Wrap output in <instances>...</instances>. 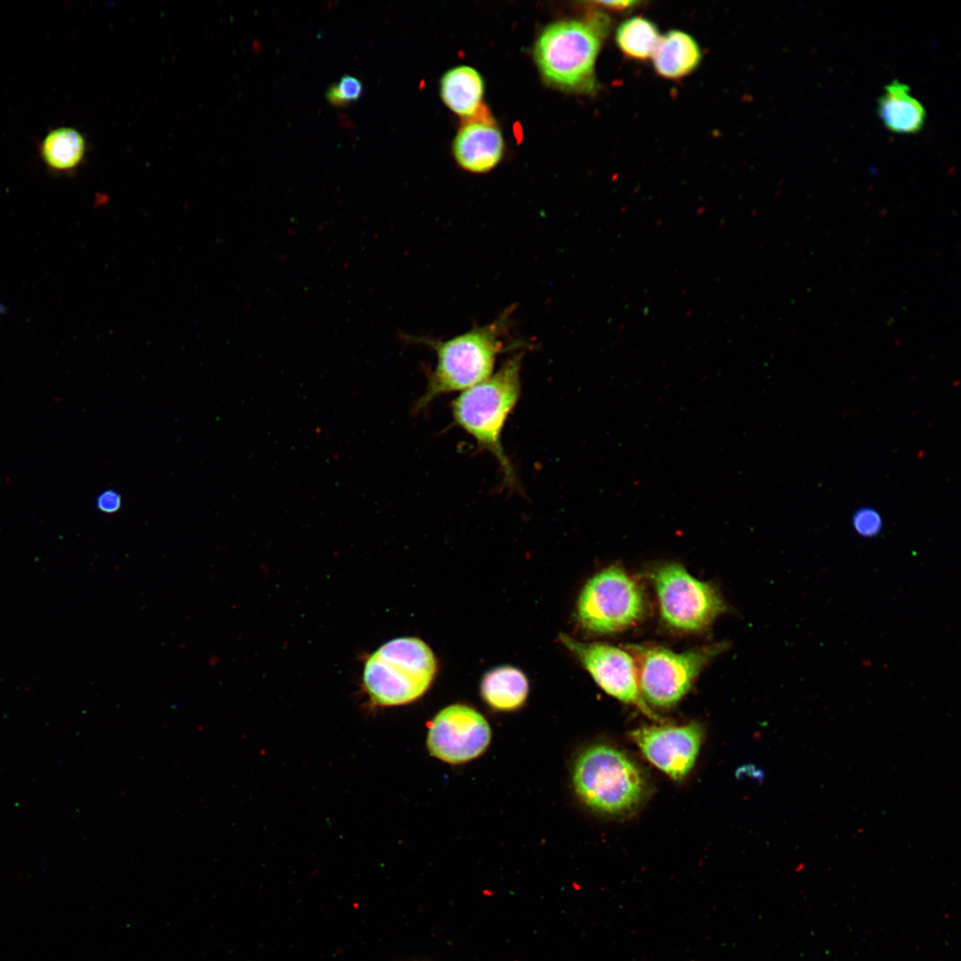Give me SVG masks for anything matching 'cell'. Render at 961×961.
<instances>
[{
  "instance_id": "obj_1",
  "label": "cell",
  "mask_w": 961,
  "mask_h": 961,
  "mask_svg": "<svg viewBox=\"0 0 961 961\" xmlns=\"http://www.w3.org/2000/svg\"><path fill=\"white\" fill-rule=\"evenodd\" d=\"M510 307L492 322L447 340L402 335V340L424 344L435 352L436 364L427 371V383L423 394L412 407L418 414L441 395L464 391L489 378L493 372L497 357L521 342L507 344L513 314Z\"/></svg>"
},
{
  "instance_id": "obj_2",
  "label": "cell",
  "mask_w": 961,
  "mask_h": 961,
  "mask_svg": "<svg viewBox=\"0 0 961 961\" xmlns=\"http://www.w3.org/2000/svg\"><path fill=\"white\" fill-rule=\"evenodd\" d=\"M522 355L523 351L510 357L498 371L463 391L451 403L455 424L496 458L505 485L513 489L517 477L501 437L520 397Z\"/></svg>"
},
{
  "instance_id": "obj_3",
  "label": "cell",
  "mask_w": 961,
  "mask_h": 961,
  "mask_svg": "<svg viewBox=\"0 0 961 961\" xmlns=\"http://www.w3.org/2000/svg\"><path fill=\"white\" fill-rule=\"evenodd\" d=\"M608 28L609 20L602 15L549 24L534 48L542 76L561 89L592 92L596 87L595 62Z\"/></svg>"
},
{
  "instance_id": "obj_4",
  "label": "cell",
  "mask_w": 961,
  "mask_h": 961,
  "mask_svg": "<svg viewBox=\"0 0 961 961\" xmlns=\"http://www.w3.org/2000/svg\"><path fill=\"white\" fill-rule=\"evenodd\" d=\"M436 670L435 656L424 642L415 637L396 638L368 657L363 671L364 688L375 705H406L426 692Z\"/></svg>"
},
{
  "instance_id": "obj_5",
  "label": "cell",
  "mask_w": 961,
  "mask_h": 961,
  "mask_svg": "<svg viewBox=\"0 0 961 961\" xmlns=\"http://www.w3.org/2000/svg\"><path fill=\"white\" fill-rule=\"evenodd\" d=\"M572 780L580 800L605 814L633 811L645 792L639 767L625 753L607 744L592 745L579 754Z\"/></svg>"
},
{
  "instance_id": "obj_6",
  "label": "cell",
  "mask_w": 961,
  "mask_h": 961,
  "mask_svg": "<svg viewBox=\"0 0 961 961\" xmlns=\"http://www.w3.org/2000/svg\"><path fill=\"white\" fill-rule=\"evenodd\" d=\"M724 648L713 644L674 652L661 646L631 645L638 685L648 705L669 708L689 691L704 666Z\"/></svg>"
},
{
  "instance_id": "obj_7",
  "label": "cell",
  "mask_w": 961,
  "mask_h": 961,
  "mask_svg": "<svg viewBox=\"0 0 961 961\" xmlns=\"http://www.w3.org/2000/svg\"><path fill=\"white\" fill-rule=\"evenodd\" d=\"M645 611L643 592L619 566H610L585 584L577 604V618L586 630L612 634L635 625Z\"/></svg>"
},
{
  "instance_id": "obj_8",
  "label": "cell",
  "mask_w": 961,
  "mask_h": 961,
  "mask_svg": "<svg viewBox=\"0 0 961 961\" xmlns=\"http://www.w3.org/2000/svg\"><path fill=\"white\" fill-rule=\"evenodd\" d=\"M650 579L663 621L677 630L694 632L708 626L725 611V603L710 584L699 580L678 563L652 569Z\"/></svg>"
},
{
  "instance_id": "obj_9",
  "label": "cell",
  "mask_w": 961,
  "mask_h": 961,
  "mask_svg": "<svg viewBox=\"0 0 961 961\" xmlns=\"http://www.w3.org/2000/svg\"><path fill=\"white\" fill-rule=\"evenodd\" d=\"M559 638L605 692L658 720L642 697L635 661L630 653L606 643L581 642L565 634Z\"/></svg>"
},
{
  "instance_id": "obj_10",
  "label": "cell",
  "mask_w": 961,
  "mask_h": 961,
  "mask_svg": "<svg viewBox=\"0 0 961 961\" xmlns=\"http://www.w3.org/2000/svg\"><path fill=\"white\" fill-rule=\"evenodd\" d=\"M491 730L485 717L465 705H451L440 710L429 724L427 748L430 754L451 764L469 762L487 749Z\"/></svg>"
},
{
  "instance_id": "obj_11",
  "label": "cell",
  "mask_w": 961,
  "mask_h": 961,
  "mask_svg": "<svg viewBox=\"0 0 961 961\" xmlns=\"http://www.w3.org/2000/svg\"><path fill=\"white\" fill-rule=\"evenodd\" d=\"M631 737L643 755L675 780L684 778L698 757L703 731L695 723L684 725L641 727Z\"/></svg>"
},
{
  "instance_id": "obj_12",
  "label": "cell",
  "mask_w": 961,
  "mask_h": 961,
  "mask_svg": "<svg viewBox=\"0 0 961 961\" xmlns=\"http://www.w3.org/2000/svg\"><path fill=\"white\" fill-rule=\"evenodd\" d=\"M474 118L458 131L453 151L457 163L465 170L485 173L493 169L504 153V138L493 122Z\"/></svg>"
},
{
  "instance_id": "obj_13",
  "label": "cell",
  "mask_w": 961,
  "mask_h": 961,
  "mask_svg": "<svg viewBox=\"0 0 961 961\" xmlns=\"http://www.w3.org/2000/svg\"><path fill=\"white\" fill-rule=\"evenodd\" d=\"M877 114L884 126L899 134H914L924 127L926 112L909 85L899 80L886 85L877 100Z\"/></svg>"
},
{
  "instance_id": "obj_14",
  "label": "cell",
  "mask_w": 961,
  "mask_h": 961,
  "mask_svg": "<svg viewBox=\"0 0 961 961\" xmlns=\"http://www.w3.org/2000/svg\"><path fill=\"white\" fill-rule=\"evenodd\" d=\"M651 59L658 76L666 79H679L698 69L702 60V52L691 35L680 29H672L661 36Z\"/></svg>"
},
{
  "instance_id": "obj_15",
  "label": "cell",
  "mask_w": 961,
  "mask_h": 961,
  "mask_svg": "<svg viewBox=\"0 0 961 961\" xmlns=\"http://www.w3.org/2000/svg\"><path fill=\"white\" fill-rule=\"evenodd\" d=\"M484 94L480 74L469 66H457L448 70L440 80V96L456 114L472 117L479 111Z\"/></svg>"
},
{
  "instance_id": "obj_16",
  "label": "cell",
  "mask_w": 961,
  "mask_h": 961,
  "mask_svg": "<svg viewBox=\"0 0 961 961\" xmlns=\"http://www.w3.org/2000/svg\"><path fill=\"white\" fill-rule=\"evenodd\" d=\"M480 692L485 702L499 711H512L525 702L529 683L516 667L504 666L489 671L483 677Z\"/></svg>"
},
{
  "instance_id": "obj_17",
  "label": "cell",
  "mask_w": 961,
  "mask_h": 961,
  "mask_svg": "<svg viewBox=\"0 0 961 961\" xmlns=\"http://www.w3.org/2000/svg\"><path fill=\"white\" fill-rule=\"evenodd\" d=\"M85 149L84 135L72 127L52 130L44 138L40 148L44 162L55 171H69L77 166Z\"/></svg>"
},
{
  "instance_id": "obj_18",
  "label": "cell",
  "mask_w": 961,
  "mask_h": 961,
  "mask_svg": "<svg viewBox=\"0 0 961 961\" xmlns=\"http://www.w3.org/2000/svg\"><path fill=\"white\" fill-rule=\"evenodd\" d=\"M660 38L661 35L656 24L642 16L625 20L615 33L618 49L626 57L636 61L652 58Z\"/></svg>"
},
{
  "instance_id": "obj_19",
  "label": "cell",
  "mask_w": 961,
  "mask_h": 961,
  "mask_svg": "<svg viewBox=\"0 0 961 961\" xmlns=\"http://www.w3.org/2000/svg\"><path fill=\"white\" fill-rule=\"evenodd\" d=\"M362 92L363 85L360 80L356 77L345 75L327 88L326 97L331 104L343 107L357 101Z\"/></svg>"
},
{
  "instance_id": "obj_20",
  "label": "cell",
  "mask_w": 961,
  "mask_h": 961,
  "mask_svg": "<svg viewBox=\"0 0 961 961\" xmlns=\"http://www.w3.org/2000/svg\"><path fill=\"white\" fill-rule=\"evenodd\" d=\"M852 523L856 532L864 537L876 535L882 528L880 515L870 508L857 511L853 515Z\"/></svg>"
},
{
  "instance_id": "obj_21",
  "label": "cell",
  "mask_w": 961,
  "mask_h": 961,
  "mask_svg": "<svg viewBox=\"0 0 961 961\" xmlns=\"http://www.w3.org/2000/svg\"><path fill=\"white\" fill-rule=\"evenodd\" d=\"M95 504L100 512L115 513L121 508L122 497L120 493L114 489H107L99 494Z\"/></svg>"
},
{
  "instance_id": "obj_22",
  "label": "cell",
  "mask_w": 961,
  "mask_h": 961,
  "mask_svg": "<svg viewBox=\"0 0 961 961\" xmlns=\"http://www.w3.org/2000/svg\"><path fill=\"white\" fill-rule=\"evenodd\" d=\"M598 4L602 5V7H605V8H608V9H610V10L627 11V10H631V9L634 8V6L636 4H639L640 2H637V1H608V2L602 1V2L597 3V4Z\"/></svg>"
}]
</instances>
